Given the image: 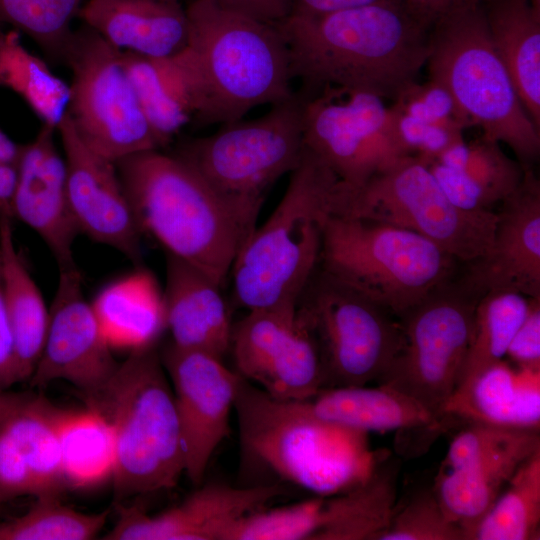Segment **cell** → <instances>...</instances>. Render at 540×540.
Wrapping results in <instances>:
<instances>
[{"label":"cell","mask_w":540,"mask_h":540,"mask_svg":"<svg viewBox=\"0 0 540 540\" xmlns=\"http://www.w3.org/2000/svg\"><path fill=\"white\" fill-rule=\"evenodd\" d=\"M57 132L66 164L68 200L80 234L139 264L142 234L115 163L84 144L67 114Z\"/></svg>","instance_id":"d6986e66"},{"label":"cell","mask_w":540,"mask_h":540,"mask_svg":"<svg viewBox=\"0 0 540 540\" xmlns=\"http://www.w3.org/2000/svg\"><path fill=\"white\" fill-rule=\"evenodd\" d=\"M439 186L457 207L491 210L520 185L525 168L508 157L500 143L482 135L471 143L460 139L427 164Z\"/></svg>","instance_id":"4316f807"},{"label":"cell","mask_w":540,"mask_h":540,"mask_svg":"<svg viewBox=\"0 0 540 540\" xmlns=\"http://www.w3.org/2000/svg\"><path fill=\"white\" fill-rule=\"evenodd\" d=\"M17 382H22V380L4 303L0 274V390H7Z\"/></svg>","instance_id":"7dc6e473"},{"label":"cell","mask_w":540,"mask_h":540,"mask_svg":"<svg viewBox=\"0 0 540 540\" xmlns=\"http://www.w3.org/2000/svg\"><path fill=\"white\" fill-rule=\"evenodd\" d=\"M83 0H0V26L31 38L54 60H62Z\"/></svg>","instance_id":"f35d334b"},{"label":"cell","mask_w":540,"mask_h":540,"mask_svg":"<svg viewBox=\"0 0 540 540\" xmlns=\"http://www.w3.org/2000/svg\"><path fill=\"white\" fill-rule=\"evenodd\" d=\"M296 94L259 118L226 124L184 142L176 156L193 168L251 233L267 191L299 164L305 144Z\"/></svg>","instance_id":"9c48e42d"},{"label":"cell","mask_w":540,"mask_h":540,"mask_svg":"<svg viewBox=\"0 0 540 540\" xmlns=\"http://www.w3.org/2000/svg\"><path fill=\"white\" fill-rule=\"evenodd\" d=\"M58 439L68 489H92L113 478L116 445L113 429L98 411L61 409Z\"/></svg>","instance_id":"e575fe53"},{"label":"cell","mask_w":540,"mask_h":540,"mask_svg":"<svg viewBox=\"0 0 540 540\" xmlns=\"http://www.w3.org/2000/svg\"><path fill=\"white\" fill-rule=\"evenodd\" d=\"M301 98L305 147L343 183L363 186L408 156L397 137L395 112L380 96L326 87Z\"/></svg>","instance_id":"5bb4252c"},{"label":"cell","mask_w":540,"mask_h":540,"mask_svg":"<svg viewBox=\"0 0 540 540\" xmlns=\"http://www.w3.org/2000/svg\"><path fill=\"white\" fill-rule=\"evenodd\" d=\"M0 87L17 94L42 124L56 130L67 114L70 84L23 45L17 30L1 26Z\"/></svg>","instance_id":"d590c367"},{"label":"cell","mask_w":540,"mask_h":540,"mask_svg":"<svg viewBox=\"0 0 540 540\" xmlns=\"http://www.w3.org/2000/svg\"><path fill=\"white\" fill-rule=\"evenodd\" d=\"M539 536L540 448L517 468L478 523L473 540H538Z\"/></svg>","instance_id":"8d00e7d4"},{"label":"cell","mask_w":540,"mask_h":540,"mask_svg":"<svg viewBox=\"0 0 540 540\" xmlns=\"http://www.w3.org/2000/svg\"><path fill=\"white\" fill-rule=\"evenodd\" d=\"M532 300L512 291H491L478 298L468 348L456 390L446 407V419L448 410L466 397L474 382L506 356Z\"/></svg>","instance_id":"836d02e7"},{"label":"cell","mask_w":540,"mask_h":540,"mask_svg":"<svg viewBox=\"0 0 540 540\" xmlns=\"http://www.w3.org/2000/svg\"><path fill=\"white\" fill-rule=\"evenodd\" d=\"M393 106L410 117L453 131L463 132L473 126L451 93L431 79L422 84L416 81L410 84L394 100Z\"/></svg>","instance_id":"b9f144b4"},{"label":"cell","mask_w":540,"mask_h":540,"mask_svg":"<svg viewBox=\"0 0 540 540\" xmlns=\"http://www.w3.org/2000/svg\"><path fill=\"white\" fill-rule=\"evenodd\" d=\"M286 493L284 484L232 487L210 483L157 515H149L139 505L117 502V520L103 539L225 540L241 518Z\"/></svg>","instance_id":"ffe728a7"},{"label":"cell","mask_w":540,"mask_h":540,"mask_svg":"<svg viewBox=\"0 0 540 540\" xmlns=\"http://www.w3.org/2000/svg\"><path fill=\"white\" fill-rule=\"evenodd\" d=\"M423 24L431 26L445 14L482 0H400Z\"/></svg>","instance_id":"c3c4849f"},{"label":"cell","mask_w":540,"mask_h":540,"mask_svg":"<svg viewBox=\"0 0 540 540\" xmlns=\"http://www.w3.org/2000/svg\"><path fill=\"white\" fill-rule=\"evenodd\" d=\"M399 467L395 458L381 459L340 496L321 497L311 540H378L394 510Z\"/></svg>","instance_id":"83f0119b"},{"label":"cell","mask_w":540,"mask_h":540,"mask_svg":"<svg viewBox=\"0 0 540 540\" xmlns=\"http://www.w3.org/2000/svg\"><path fill=\"white\" fill-rule=\"evenodd\" d=\"M225 9L247 15L263 22L276 24L287 18L292 0H211Z\"/></svg>","instance_id":"bcb514c9"},{"label":"cell","mask_w":540,"mask_h":540,"mask_svg":"<svg viewBox=\"0 0 540 540\" xmlns=\"http://www.w3.org/2000/svg\"><path fill=\"white\" fill-rule=\"evenodd\" d=\"M0 274L21 380L28 381L42 353L49 310L18 252L12 218L0 215Z\"/></svg>","instance_id":"d6a6232c"},{"label":"cell","mask_w":540,"mask_h":540,"mask_svg":"<svg viewBox=\"0 0 540 540\" xmlns=\"http://www.w3.org/2000/svg\"><path fill=\"white\" fill-rule=\"evenodd\" d=\"M297 313L318 346L324 388L378 382L402 345L390 312L322 269L300 294Z\"/></svg>","instance_id":"8fae6325"},{"label":"cell","mask_w":540,"mask_h":540,"mask_svg":"<svg viewBox=\"0 0 540 540\" xmlns=\"http://www.w3.org/2000/svg\"><path fill=\"white\" fill-rule=\"evenodd\" d=\"M380 1L383 0H292L290 15L320 16Z\"/></svg>","instance_id":"681fc988"},{"label":"cell","mask_w":540,"mask_h":540,"mask_svg":"<svg viewBox=\"0 0 540 540\" xmlns=\"http://www.w3.org/2000/svg\"><path fill=\"white\" fill-rule=\"evenodd\" d=\"M306 401L320 420L363 433L443 428L420 404L383 385L324 388Z\"/></svg>","instance_id":"f1b7e54d"},{"label":"cell","mask_w":540,"mask_h":540,"mask_svg":"<svg viewBox=\"0 0 540 540\" xmlns=\"http://www.w3.org/2000/svg\"><path fill=\"white\" fill-rule=\"evenodd\" d=\"M395 112V127L398 140L408 155L416 156L426 165L452 143L463 139V132L453 131L438 125L420 121L398 111Z\"/></svg>","instance_id":"7bdbcfd3"},{"label":"cell","mask_w":540,"mask_h":540,"mask_svg":"<svg viewBox=\"0 0 540 540\" xmlns=\"http://www.w3.org/2000/svg\"><path fill=\"white\" fill-rule=\"evenodd\" d=\"M338 182L305 147L282 199L235 257L230 276L239 306L253 310L298 302L318 268L324 224Z\"/></svg>","instance_id":"8992f818"},{"label":"cell","mask_w":540,"mask_h":540,"mask_svg":"<svg viewBox=\"0 0 540 540\" xmlns=\"http://www.w3.org/2000/svg\"><path fill=\"white\" fill-rule=\"evenodd\" d=\"M115 437V500L175 487L185 473L181 429L170 380L155 345L130 351L99 391L82 395Z\"/></svg>","instance_id":"5b68a950"},{"label":"cell","mask_w":540,"mask_h":540,"mask_svg":"<svg viewBox=\"0 0 540 540\" xmlns=\"http://www.w3.org/2000/svg\"><path fill=\"white\" fill-rule=\"evenodd\" d=\"M221 289L199 269L166 254L163 299L173 345L223 360L230 350L232 324Z\"/></svg>","instance_id":"cb8c5ba5"},{"label":"cell","mask_w":540,"mask_h":540,"mask_svg":"<svg viewBox=\"0 0 540 540\" xmlns=\"http://www.w3.org/2000/svg\"><path fill=\"white\" fill-rule=\"evenodd\" d=\"M302 97L326 87L395 100L416 81L429 54L430 28L400 0L320 16L289 15L275 24Z\"/></svg>","instance_id":"6da1fadb"},{"label":"cell","mask_w":540,"mask_h":540,"mask_svg":"<svg viewBox=\"0 0 540 540\" xmlns=\"http://www.w3.org/2000/svg\"><path fill=\"white\" fill-rule=\"evenodd\" d=\"M331 214L372 220L424 236L443 251L472 262L489 249L497 213L453 204L428 166L405 156L360 187L339 180Z\"/></svg>","instance_id":"30bf717a"},{"label":"cell","mask_w":540,"mask_h":540,"mask_svg":"<svg viewBox=\"0 0 540 540\" xmlns=\"http://www.w3.org/2000/svg\"><path fill=\"white\" fill-rule=\"evenodd\" d=\"M22 144L15 143L0 129V215L10 216L16 187Z\"/></svg>","instance_id":"f6af8a7d"},{"label":"cell","mask_w":540,"mask_h":540,"mask_svg":"<svg viewBox=\"0 0 540 540\" xmlns=\"http://www.w3.org/2000/svg\"><path fill=\"white\" fill-rule=\"evenodd\" d=\"M453 257L413 231L330 214L321 269L401 317L444 286Z\"/></svg>","instance_id":"ba28073f"},{"label":"cell","mask_w":540,"mask_h":540,"mask_svg":"<svg viewBox=\"0 0 540 540\" xmlns=\"http://www.w3.org/2000/svg\"><path fill=\"white\" fill-rule=\"evenodd\" d=\"M78 17L122 52L165 57L188 42L186 8L179 0H87Z\"/></svg>","instance_id":"d4e9b609"},{"label":"cell","mask_w":540,"mask_h":540,"mask_svg":"<svg viewBox=\"0 0 540 540\" xmlns=\"http://www.w3.org/2000/svg\"><path fill=\"white\" fill-rule=\"evenodd\" d=\"M60 411L33 394L0 422V506L26 495L61 497L68 489L58 439Z\"/></svg>","instance_id":"603a6c76"},{"label":"cell","mask_w":540,"mask_h":540,"mask_svg":"<svg viewBox=\"0 0 540 540\" xmlns=\"http://www.w3.org/2000/svg\"><path fill=\"white\" fill-rule=\"evenodd\" d=\"M160 355L174 394L185 474L200 485L213 453L230 434V413L241 376L220 358L172 343Z\"/></svg>","instance_id":"e0dca14e"},{"label":"cell","mask_w":540,"mask_h":540,"mask_svg":"<svg viewBox=\"0 0 540 540\" xmlns=\"http://www.w3.org/2000/svg\"><path fill=\"white\" fill-rule=\"evenodd\" d=\"M234 409L247 472L323 495L351 488L369 471L364 433L320 420L306 400L274 398L241 377Z\"/></svg>","instance_id":"3957f363"},{"label":"cell","mask_w":540,"mask_h":540,"mask_svg":"<svg viewBox=\"0 0 540 540\" xmlns=\"http://www.w3.org/2000/svg\"><path fill=\"white\" fill-rule=\"evenodd\" d=\"M462 419L518 429H539L540 372L513 368L501 360L484 372L466 397L447 412Z\"/></svg>","instance_id":"1f68e13d"},{"label":"cell","mask_w":540,"mask_h":540,"mask_svg":"<svg viewBox=\"0 0 540 540\" xmlns=\"http://www.w3.org/2000/svg\"><path fill=\"white\" fill-rule=\"evenodd\" d=\"M540 299H533L530 310L513 335L506 356L516 367L540 372Z\"/></svg>","instance_id":"ee69618b"},{"label":"cell","mask_w":540,"mask_h":540,"mask_svg":"<svg viewBox=\"0 0 540 540\" xmlns=\"http://www.w3.org/2000/svg\"><path fill=\"white\" fill-rule=\"evenodd\" d=\"M56 132L42 124L35 138L22 144L11 213L38 234L60 270L76 266L73 245L80 232L68 200L66 164Z\"/></svg>","instance_id":"7402d4cb"},{"label":"cell","mask_w":540,"mask_h":540,"mask_svg":"<svg viewBox=\"0 0 540 540\" xmlns=\"http://www.w3.org/2000/svg\"><path fill=\"white\" fill-rule=\"evenodd\" d=\"M430 79L445 87L486 139L505 143L524 168L540 153L528 116L497 53L480 3L455 9L430 28Z\"/></svg>","instance_id":"52a82bcc"},{"label":"cell","mask_w":540,"mask_h":540,"mask_svg":"<svg viewBox=\"0 0 540 540\" xmlns=\"http://www.w3.org/2000/svg\"><path fill=\"white\" fill-rule=\"evenodd\" d=\"M539 448V429L469 423L453 438L433 490L467 540H473L478 523L517 468Z\"/></svg>","instance_id":"9a60e30c"},{"label":"cell","mask_w":540,"mask_h":540,"mask_svg":"<svg viewBox=\"0 0 540 540\" xmlns=\"http://www.w3.org/2000/svg\"><path fill=\"white\" fill-rule=\"evenodd\" d=\"M33 394L0 390V422L22 406Z\"/></svg>","instance_id":"f907efd6"},{"label":"cell","mask_w":540,"mask_h":540,"mask_svg":"<svg viewBox=\"0 0 540 540\" xmlns=\"http://www.w3.org/2000/svg\"><path fill=\"white\" fill-rule=\"evenodd\" d=\"M501 203L492 243L470 262L465 287L478 297L512 291L540 299V183L531 168Z\"/></svg>","instance_id":"44dd1931"},{"label":"cell","mask_w":540,"mask_h":540,"mask_svg":"<svg viewBox=\"0 0 540 540\" xmlns=\"http://www.w3.org/2000/svg\"><path fill=\"white\" fill-rule=\"evenodd\" d=\"M442 287L400 318L403 341L377 382L402 393L427 410L442 426L469 344L475 294Z\"/></svg>","instance_id":"4fadbf2b"},{"label":"cell","mask_w":540,"mask_h":540,"mask_svg":"<svg viewBox=\"0 0 540 540\" xmlns=\"http://www.w3.org/2000/svg\"><path fill=\"white\" fill-rule=\"evenodd\" d=\"M532 2L536 7L540 8V0H532Z\"/></svg>","instance_id":"816d5d0a"},{"label":"cell","mask_w":540,"mask_h":540,"mask_svg":"<svg viewBox=\"0 0 540 540\" xmlns=\"http://www.w3.org/2000/svg\"><path fill=\"white\" fill-rule=\"evenodd\" d=\"M480 4L521 104L540 129V8L532 0H482Z\"/></svg>","instance_id":"f546056e"},{"label":"cell","mask_w":540,"mask_h":540,"mask_svg":"<svg viewBox=\"0 0 540 540\" xmlns=\"http://www.w3.org/2000/svg\"><path fill=\"white\" fill-rule=\"evenodd\" d=\"M63 61L72 73L67 115L85 145L114 163L159 149L122 51L83 25L73 30Z\"/></svg>","instance_id":"7c38bea8"},{"label":"cell","mask_w":540,"mask_h":540,"mask_svg":"<svg viewBox=\"0 0 540 540\" xmlns=\"http://www.w3.org/2000/svg\"><path fill=\"white\" fill-rule=\"evenodd\" d=\"M185 8L187 47L201 83L197 124L238 121L257 106H272L295 95L288 48L275 24L211 0H192Z\"/></svg>","instance_id":"277c9868"},{"label":"cell","mask_w":540,"mask_h":540,"mask_svg":"<svg viewBox=\"0 0 540 540\" xmlns=\"http://www.w3.org/2000/svg\"><path fill=\"white\" fill-rule=\"evenodd\" d=\"M109 514L82 513L64 505L60 497H40L25 514L0 522V540L93 539Z\"/></svg>","instance_id":"74e56055"},{"label":"cell","mask_w":540,"mask_h":540,"mask_svg":"<svg viewBox=\"0 0 540 540\" xmlns=\"http://www.w3.org/2000/svg\"><path fill=\"white\" fill-rule=\"evenodd\" d=\"M91 304L112 349L130 352L155 345L166 329L163 293L148 270L107 285Z\"/></svg>","instance_id":"4dcf8cb0"},{"label":"cell","mask_w":540,"mask_h":540,"mask_svg":"<svg viewBox=\"0 0 540 540\" xmlns=\"http://www.w3.org/2000/svg\"><path fill=\"white\" fill-rule=\"evenodd\" d=\"M320 498L264 507L241 518L225 540H311L317 526Z\"/></svg>","instance_id":"60d3db41"},{"label":"cell","mask_w":540,"mask_h":540,"mask_svg":"<svg viewBox=\"0 0 540 540\" xmlns=\"http://www.w3.org/2000/svg\"><path fill=\"white\" fill-rule=\"evenodd\" d=\"M378 540H467V536L448 519L431 488L415 492L401 505L395 503Z\"/></svg>","instance_id":"ab89813d"},{"label":"cell","mask_w":540,"mask_h":540,"mask_svg":"<svg viewBox=\"0 0 540 540\" xmlns=\"http://www.w3.org/2000/svg\"><path fill=\"white\" fill-rule=\"evenodd\" d=\"M236 372L281 400H307L324 389L318 346L297 303L248 310L232 325Z\"/></svg>","instance_id":"2e32d148"},{"label":"cell","mask_w":540,"mask_h":540,"mask_svg":"<svg viewBox=\"0 0 540 540\" xmlns=\"http://www.w3.org/2000/svg\"><path fill=\"white\" fill-rule=\"evenodd\" d=\"M118 366L92 304L84 296L80 271L77 266L60 269L42 353L28 380L30 387L44 388L65 380L82 395L93 394L105 386Z\"/></svg>","instance_id":"ac0fdd59"},{"label":"cell","mask_w":540,"mask_h":540,"mask_svg":"<svg viewBox=\"0 0 540 540\" xmlns=\"http://www.w3.org/2000/svg\"><path fill=\"white\" fill-rule=\"evenodd\" d=\"M123 62L159 149L195 119L201 83L189 48L165 57L122 52Z\"/></svg>","instance_id":"484cf974"},{"label":"cell","mask_w":540,"mask_h":540,"mask_svg":"<svg viewBox=\"0 0 540 540\" xmlns=\"http://www.w3.org/2000/svg\"><path fill=\"white\" fill-rule=\"evenodd\" d=\"M115 165L141 234L223 288L250 236L223 200L186 162L160 149Z\"/></svg>","instance_id":"7a4b0ae2"}]
</instances>
